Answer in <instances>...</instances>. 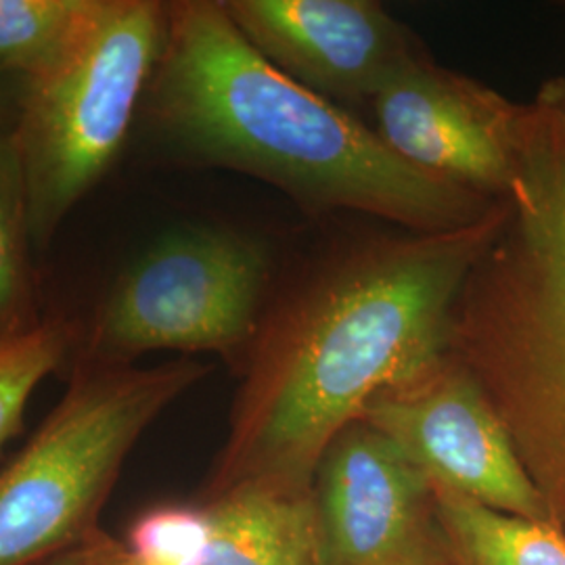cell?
<instances>
[{
  "instance_id": "obj_9",
  "label": "cell",
  "mask_w": 565,
  "mask_h": 565,
  "mask_svg": "<svg viewBox=\"0 0 565 565\" xmlns=\"http://www.w3.org/2000/svg\"><path fill=\"white\" fill-rule=\"evenodd\" d=\"M312 505L321 565H448L434 486L361 419L327 446Z\"/></svg>"
},
{
  "instance_id": "obj_2",
  "label": "cell",
  "mask_w": 565,
  "mask_h": 565,
  "mask_svg": "<svg viewBox=\"0 0 565 565\" xmlns=\"http://www.w3.org/2000/svg\"><path fill=\"white\" fill-rule=\"evenodd\" d=\"M166 160L258 179L308 216L352 212L417 233L478 223L488 202L396 158L369 121L289 81L223 0L168 2L162 57L139 111Z\"/></svg>"
},
{
  "instance_id": "obj_15",
  "label": "cell",
  "mask_w": 565,
  "mask_h": 565,
  "mask_svg": "<svg viewBox=\"0 0 565 565\" xmlns=\"http://www.w3.org/2000/svg\"><path fill=\"white\" fill-rule=\"evenodd\" d=\"M72 343L74 329L63 321L42 323L23 338L0 343V450L20 431L34 390L60 369Z\"/></svg>"
},
{
  "instance_id": "obj_6",
  "label": "cell",
  "mask_w": 565,
  "mask_h": 565,
  "mask_svg": "<svg viewBox=\"0 0 565 565\" xmlns=\"http://www.w3.org/2000/svg\"><path fill=\"white\" fill-rule=\"evenodd\" d=\"M268 243L216 224L163 233L121 270L81 361L135 364L151 352L218 354L242 373L279 279Z\"/></svg>"
},
{
  "instance_id": "obj_8",
  "label": "cell",
  "mask_w": 565,
  "mask_h": 565,
  "mask_svg": "<svg viewBox=\"0 0 565 565\" xmlns=\"http://www.w3.org/2000/svg\"><path fill=\"white\" fill-rule=\"evenodd\" d=\"M361 422L398 446L436 492L520 518L548 520L501 417L452 352L375 394Z\"/></svg>"
},
{
  "instance_id": "obj_1",
  "label": "cell",
  "mask_w": 565,
  "mask_h": 565,
  "mask_svg": "<svg viewBox=\"0 0 565 565\" xmlns=\"http://www.w3.org/2000/svg\"><path fill=\"white\" fill-rule=\"evenodd\" d=\"M505 214L507 200L452 231L343 233L281 270L205 494L312 490L327 446L369 401L450 352L465 281Z\"/></svg>"
},
{
  "instance_id": "obj_14",
  "label": "cell",
  "mask_w": 565,
  "mask_h": 565,
  "mask_svg": "<svg viewBox=\"0 0 565 565\" xmlns=\"http://www.w3.org/2000/svg\"><path fill=\"white\" fill-rule=\"evenodd\" d=\"M95 0H0V72L32 78L60 60Z\"/></svg>"
},
{
  "instance_id": "obj_19",
  "label": "cell",
  "mask_w": 565,
  "mask_h": 565,
  "mask_svg": "<svg viewBox=\"0 0 565 565\" xmlns=\"http://www.w3.org/2000/svg\"><path fill=\"white\" fill-rule=\"evenodd\" d=\"M564 7H565V4H564Z\"/></svg>"
},
{
  "instance_id": "obj_18",
  "label": "cell",
  "mask_w": 565,
  "mask_h": 565,
  "mask_svg": "<svg viewBox=\"0 0 565 565\" xmlns=\"http://www.w3.org/2000/svg\"><path fill=\"white\" fill-rule=\"evenodd\" d=\"M13 78H15V76H9V74H2V72H0V132L11 130V128L4 126V121H7L11 111L15 114L18 102H20V93L13 95V86H11ZM15 81H20V78H15Z\"/></svg>"
},
{
  "instance_id": "obj_16",
  "label": "cell",
  "mask_w": 565,
  "mask_h": 565,
  "mask_svg": "<svg viewBox=\"0 0 565 565\" xmlns=\"http://www.w3.org/2000/svg\"><path fill=\"white\" fill-rule=\"evenodd\" d=\"M39 565H135V562L124 541L102 530L81 545L72 546Z\"/></svg>"
},
{
  "instance_id": "obj_4",
  "label": "cell",
  "mask_w": 565,
  "mask_h": 565,
  "mask_svg": "<svg viewBox=\"0 0 565 565\" xmlns=\"http://www.w3.org/2000/svg\"><path fill=\"white\" fill-rule=\"evenodd\" d=\"M210 369L78 361L57 406L0 467V565H39L102 532L128 455Z\"/></svg>"
},
{
  "instance_id": "obj_13",
  "label": "cell",
  "mask_w": 565,
  "mask_h": 565,
  "mask_svg": "<svg viewBox=\"0 0 565 565\" xmlns=\"http://www.w3.org/2000/svg\"><path fill=\"white\" fill-rule=\"evenodd\" d=\"M25 186L11 130L0 132V343L41 327Z\"/></svg>"
},
{
  "instance_id": "obj_11",
  "label": "cell",
  "mask_w": 565,
  "mask_h": 565,
  "mask_svg": "<svg viewBox=\"0 0 565 565\" xmlns=\"http://www.w3.org/2000/svg\"><path fill=\"white\" fill-rule=\"evenodd\" d=\"M135 565H321L312 490L245 482L130 525Z\"/></svg>"
},
{
  "instance_id": "obj_7",
  "label": "cell",
  "mask_w": 565,
  "mask_h": 565,
  "mask_svg": "<svg viewBox=\"0 0 565 565\" xmlns=\"http://www.w3.org/2000/svg\"><path fill=\"white\" fill-rule=\"evenodd\" d=\"M369 114L375 135L411 168L488 202L511 198L532 103L511 102L425 53L385 82Z\"/></svg>"
},
{
  "instance_id": "obj_5",
  "label": "cell",
  "mask_w": 565,
  "mask_h": 565,
  "mask_svg": "<svg viewBox=\"0 0 565 565\" xmlns=\"http://www.w3.org/2000/svg\"><path fill=\"white\" fill-rule=\"evenodd\" d=\"M166 34L168 2L95 0L60 60L21 82L11 139L34 247L51 243L120 156Z\"/></svg>"
},
{
  "instance_id": "obj_17",
  "label": "cell",
  "mask_w": 565,
  "mask_h": 565,
  "mask_svg": "<svg viewBox=\"0 0 565 565\" xmlns=\"http://www.w3.org/2000/svg\"><path fill=\"white\" fill-rule=\"evenodd\" d=\"M539 102L546 103L548 107H553L565 124V74L559 76H553L541 86L539 95H536Z\"/></svg>"
},
{
  "instance_id": "obj_12",
  "label": "cell",
  "mask_w": 565,
  "mask_h": 565,
  "mask_svg": "<svg viewBox=\"0 0 565 565\" xmlns=\"http://www.w3.org/2000/svg\"><path fill=\"white\" fill-rule=\"evenodd\" d=\"M436 501L448 565H565V532L548 520L511 515L446 492H436Z\"/></svg>"
},
{
  "instance_id": "obj_3",
  "label": "cell",
  "mask_w": 565,
  "mask_h": 565,
  "mask_svg": "<svg viewBox=\"0 0 565 565\" xmlns=\"http://www.w3.org/2000/svg\"><path fill=\"white\" fill-rule=\"evenodd\" d=\"M450 352L565 532V124L539 99L505 221L459 296Z\"/></svg>"
},
{
  "instance_id": "obj_10",
  "label": "cell",
  "mask_w": 565,
  "mask_h": 565,
  "mask_svg": "<svg viewBox=\"0 0 565 565\" xmlns=\"http://www.w3.org/2000/svg\"><path fill=\"white\" fill-rule=\"evenodd\" d=\"M247 42L289 81L359 118L424 42L375 0H223ZM364 120V118H363Z\"/></svg>"
}]
</instances>
